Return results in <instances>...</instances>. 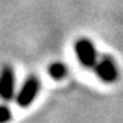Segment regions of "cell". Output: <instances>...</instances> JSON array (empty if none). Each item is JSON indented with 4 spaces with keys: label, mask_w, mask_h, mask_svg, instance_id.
<instances>
[{
    "label": "cell",
    "mask_w": 123,
    "mask_h": 123,
    "mask_svg": "<svg viewBox=\"0 0 123 123\" xmlns=\"http://www.w3.org/2000/svg\"><path fill=\"white\" fill-rule=\"evenodd\" d=\"M74 52L79 62L86 67H94L97 63V52L93 43L87 39H79L74 43Z\"/></svg>",
    "instance_id": "1"
},
{
    "label": "cell",
    "mask_w": 123,
    "mask_h": 123,
    "mask_svg": "<svg viewBox=\"0 0 123 123\" xmlns=\"http://www.w3.org/2000/svg\"><path fill=\"white\" fill-rule=\"evenodd\" d=\"M39 90H40V82H39V79L37 77H33V76L29 77L26 80V83L23 85L22 90L17 94V105L20 107L30 106L31 102L36 99Z\"/></svg>",
    "instance_id": "2"
},
{
    "label": "cell",
    "mask_w": 123,
    "mask_h": 123,
    "mask_svg": "<svg viewBox=\"0 0 123 123\" xmlns=\"http://www.w3.org/2000/svg\"><path fill=\"white\" fill-rule=\"evenodd\" d=\"M94 72L97 74V77L102 80V82H106V83H112L117 79V66L116 63L112 60L109 56L103 57L100 62L96 63L94 66Z\"/></svg>",
    "instance_id": "3"
},
{
    "label": "cell",
    "mask_w": 123,
    "mask_h": 123,
    "mask_svg": "<svg viewBox=\"0 0 123 123\" xmlns=\"http://www.w3.org/2000/svg\"><path fill=\"white\" fill-rule=\"evenodd\" d=\"M0 94L4 100H10L14 94V73L9 66H4L0 79Z\"/></svg>",
    "instance_id": "4"
},
{
    "label": "cell",
    "mask_w": 123,
    "mask_h": 123,
    "mask_svg": "<svg viewBox=\"0 0 123 123\" xmlns=\"http://www.w3.org/2000/svg\"><path fill=\"white\" fill-rule=\"evenodd\" d=\"M66 73H67V70H66V66L63 63H53L49 67V74L55 80H62L66 76Z\"/></svg>",
    "instance_id": "5"
},
{
    "label": "cell",
    "mask_w": 123,
    "mask_h": 123,
    "mask_svg": "<svg viewBox=\"0 0 123 123\" xmlns=\"http://www.w3.org/2000/svg\"><path fill=\"white\" fill-rule=\"evenodd\" d=\"M10 117H12V115H10L9 107H7L6 105H3V106H1V123H7L10 120Z\"/></svg>",
    "instance_id": "6"
}]
</instances>
